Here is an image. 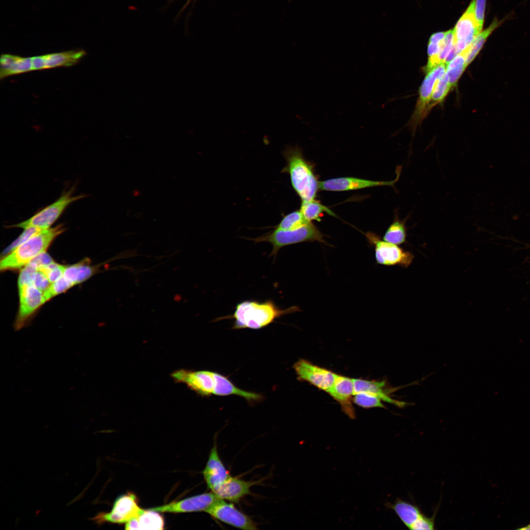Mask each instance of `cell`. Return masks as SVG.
Listing matches in <instances>:
<instances>
[{"label": "cell", "mask_w": 530, "mask_h": 530, "mask_svg": "<svg viewBox=\"0 0 530 530\" xmlns=\"http://www.w3.org/2000/svg\"><path fill=\"white\" fill-rule=\"evenodd\" d=\"M172 376L176 381L186 384L202 396L235 395L244 398L250 403L258 402L262 398L260 394L237 387L227 376L217 372L181 370L173 372Z\"/></svg>", "instance_id": "6da1fadb"}, {"label": "cell", "mask_w": 530, "mask_h": 530, "mask_svg": "<svg viewBox=\"0 0 530 530\" xmlns=\"http://www.w3.org/2000/svg\"><path fill=\"white\" fill-rule=\"evenodd\" d=\"M286 164L281 172L289 175L292 186L302 201L315 199L319 190L314 166L307 160L298 146H287L283 151Z\"/></svg>", "instance_id": "7a4b0ae2"}, {"label": "cell", "mask_w": 530, "mask_h": 530, "mask_svg": "<svg viewBox=\"0 0 530 530\" xmlns=\"http://www.w3.org/2000/svg\"><path fill=\"white\" fill-rule=\"evenodd\" d=\"M299 310V308L295 306L281 309L271 300L262 302L246 300L237 305L232 315L220 318L218 320L234 319L233 329H259L267 326L282 316Z\"/></svg>", "instance_id": "3957f363"}, {"label": "cell", "mask_w": 530, "mask_h": 530, "mask_svg": "<svg viewBox=\"0 0 530 530\" xmlns=\"http://www.w3.org/2000/svg\"><path fill=\"white\" fill-rule=\"evenodd\" d=\"M62 225L41 230L5 256L0 261V270L20 268L46 252L53 240L64 231Z\"/></svg>", "instance_id": "277c9868"}, {"label": "cell", "mask_w": 530, "mask_h": 530, "mask_svg": "<svg viewBox=\"0 0 530 530\" xmlns=\"http://www.w3.org/2000/svg\"><path fill=\"white\" fill-rule=\"evenodd\" d=\"M324 235L312 222L302 227L291 230H274L265 235L252 239L257 243L268 242L272 245L270 256H276L279 250L286 246L305 241H318L326 243Z\"/></svg>", "instance_id": "5b68a950"}, {"label": "cell", "mask_w": 530, "mask_h": 530, "mask_svg": "<svg viewBox=\"0 0 530 530\" xmlns=\"http://www.w3.org/2000/svg\"><path fill=\"white\" fill-rule=\"evenodd\" d=\"M144 510L138 505L136 496L129 492L115 499L110 511L98 513L91 520L98 525L106 523L126 524L138 517Z\"/></svg>", "instance_id": "8992f818"}, {"label": "cell", "mask_w": 530, "mask_h": 530, "mask_svg": "<svg viewBox=\"0 0 530 530\" xmlns=\"http://www.w3.org/2000/svg\"><path fill=\"white\" fill-rule=\"evenodd\" d=\"M369 243L374 247L375 258L378 264L407 268L412 263L414 255L398 245L382 240L377 234L368 232L365 234Z\"/></svg>", "instance_id": "52a82bcc"}, {"label": "cell", "mask_w": 530, "mask_h": 530, "mask_svg": "<svg viewBox=\"0 0 530 530\" xmlns=\"http://www.w3.org/2000/svg\"><path fill=\"white\" fill-rule=\"evenodd\" d=\"M84 197L83 195L73 196L72 191L70 190L62 194L54 202L40 210L29 218L11 227L23 229L28 227L41 230L48 229L58 219L70 204Z\"/></svg>", "instance_id": "ba28073f"}, {"label": "cell", "mask_w": 530, "mask_h": 530, "mask_svg": "<svg viewBox=\"0 0 530 530\" xmlns=\"http://www.w3.org/2000/svg\"><path fill=\"white\" fill-rule=\"evenodd\" d=\"M212 518L242 530H257L256 523L233 503L218 499L206 511Z\"/></svg>", "instance_id": "9c48e42d"}, {"label": "cell", "mask_w": 530, "mask_h": 530, "mask_svg": "<svg viewBox=\"0 0 530 530\" xmlns=\"http://www.w3.org/2000/svg\"><path fill=\"white\" fill-rule=\"evenodd\" d=\"M293 368L299 380L306 381L327 393L333 386L337 375L331 371L304 359L295 362Z\"/></svg>", "instance_id": "30bf717a"}, {"label": "cell", "mask_w": 530, "mask_h": 530, "mask_svg": "<svg viewBox=\"0 0 530 530\" xmlns=\"http://www.w3.org/2000/svg\"><path fill=\"white\" fill-rule=\"evenodd\" d=\"M447 65L442 63L426 74L419 90V96L411 119L413 126L420 124L431 109L430 104L433 91L438 79L446 72Z\"/></svg>", "instance_id": "8fae6325"}, {"label": "cell", "mask_w": 530, "mask_h": 530, "mask_svg": "<svg viewBox=\"0 0 530 530\" xmlns=\"http://www.w3.org/2000/svg\"><path fill=\"white\" fill-rule=\"evenodd\" d=\"M475 0H472L453 29V42L460 53L468 47L482 31L475 16Z\"/></svg>", "instance_id": "7c38bea8"}, {"label": "cell", "mask_w": 530, "mask_h": 530, "mask_svg": "<svg viewBox=\"0 0 530 530\" xmlns=\"http://www.w3.org/2000/svg\"><path fill=\"white\" fill-rule=\"evenodd\" d=\"M396 171V178L389 181H372L350 177L333 178L320 181L319 190L343 191L379 186H394L399 178L401 166H397Z\"/></svg>", "instance_id": "4fadbf2b"}, {"label": "cell", "mask_w": 530, "mask_h": 530, "mask_svg": "<svg viewBox=\"0 0 530 530\" xmlns=\"http://www.w3.org/2000/svg\"><path fill=\"white\" fill-rule=\"evenodd\" d=\"M218 498L212 491L149 508L159 513H187L205 511Z\"/></svg>", "instance_id": "5bb4252c"}, {"label": "cell", "mask_w": 530, "mask_h": 530, "mask_svg": "<svg viewBox=\"0 0 530 530\" xmlns=\"http://www.w3.org/2000/svg\"><path fill=\"white\" fill-rule=\"evenodd\" d=\"M19 291L20 306L15 324L16 330L23 327L28 318L47 301L43 292L32 285L19 287Z\"/></svg>", "instance_id": "9a60e30c"}, {"label": "cell", "mask_w": 530, "mask_h": 530, "mask_svg": "<svg viewBox=\"0 0 530 530\" xmlns=\"http://www.w3.org/2000/svg\"><path fill=\"white\" fill-rule=\"evenodd\" d=\"M262 480L246 481L231 476L212 492L218 499L238 504L245 496L251 494L252 486L259 484Z\"/></svg>", "instance_id": "2e32d148"}, {"label": "cell", "mask_w": 530, "mask_h": 530, "mask_svg": "<svg viewBox=\"0 0 530 530\" xmlns=\"http://www.w3.org/2000/svg\"><path fill=\"white\" fill-rule=\"evenodd\" d=\"M202 473L208 488L212 492L231 476L219 455L215 443L210 450L206 465Z\"/></svg>", "instance_id": "e0dca14e"}, {"label": "cell", "mask_w": 530, "mask_h": 530, "mask_svg": "<svg viewBox=\"0 0 530 530\" xmlns=\"http://www.w3.org/2000/svg\"><path fill=\"white\" fill-rule=\"evenodd\" d=\"M327 393L339 403L346 414L351 418L355 416L352 404L354 395L353 379L337 374L335 382Z\"/></svg>", "instance_id": "ac0fdd59"}, {"label": "cell", "mask_w": 530, "mask_h": 530, "mask_svg": "<svg viewBox=\"0 0 530 530\" xmlns=\"http://www.w3.org/2000/svg\"><path fill=\"white\" fill-rule=\"evenodd\" d=\"M354 394L365 393L374 395L382 401L392 404L399 407H403L407 403L392 398L389 395L393 389L386 388V381L367 380L363 379H353Z\"/></svg>", "instance_id": "d6986e66"}, {"label": "cell", "mask_w": 530, "mask_h": 530, "mask_svg": "<svg viewBox=\"0 0 530 530\" xmlns=\"http://www.w3.org/2000/svg\"><path fill=\"white\" fill-rule=\"evenodd\" d=\"M385 506L392 509L409 529L423 514L420 507L415 504L398 498L393 504L387 503Z\"/></svg>", "instance_id": "ffe728a7"}, {"label": "cell", "mask_w": 530, "mask_h": 530, "mask_svg": "<svg viewBox=\"0 0 530 530\" xmlns=\"http://www.w3.org/2000/svg\"><path fill=\"white\" fill-rule=\"evenodd\" d=\"M86 53L81 50L44 55L45 69L74 65Z\"/></svg>", "instance_id": "44dd1931"}, {"label": "cell", "mask_w": 530, "mask_h": 530, "mask_svg": "<svg viewBox=\"0 0 530 530\" xmlns=\"http://www.w3.org/2000/svg\"><path fill=\"white\" fill-rule=\"evenodd\" d=\"M504 19L498 20V19L495 18L489 26L482 30L467 48L466 63L468 66L477 55L489 36L504 23Z\"/></svg>", "instance_id": "7402d4cb"}, {"label": "cell", "mask_w": 530, "mask_h": 530, "mask_svg": "<svg viewBox=\"0 0 530 530\" xmlns=\"http://www.w3.org/2000/svg\"><path fill=\"white\" fill-rule=\"evenodd\" d=\"M395 213L393 221L386 231L383 239L399 245L406 242L407 228L406 221L408 217L401 220L398 217V211Z\"/></svg>", "instance_id": "603a6c76"}, {"label": "cell", "mask_w": 530, "mask_h": 530, "mask_svg": "<svg viewBox=\"0 0 530 530\" xmlns=\"http://www.w3.org/2000/svg\"><path fill=\"white\" fill-rule=\"evenodd\" d=\"M98 267L91 266L87 260L65 267L63 276L74 285L80 283L90 277Z\"/></svg>", "instance_id": "cb8c5ba5"}, {"label": "cell", "mask_w": 530, "mask_h": 530, "mask_svg": "<svg viewBox=\"0 0 530 530\" xmlns=\"http://www.w3.org/2000/svg\"><path fill=\"white\" fill-rule=\"evenodd\" d=\"M467 53L466 48L447 65L445 74L451 87L455 86L468 66L466 63Z\"/></svg>", "instance_id": "d4e9b609"}, {"label": "cell", "mask_w": 530, "mask_h": 530, "mask_svg": "<svg viewBox=\"0 0 530 530\" xmlns=\"http://www.w3.org/2000/svg\"><path fill=\"white\" fill-rule=\"evenodd\" d=\"M299 210L305 219L310 222L313 220L320 221V217L324 213L335 216L330 209L315 199L302 201Z\"/></svg>", "instance_id": "484cf974"}, {"label": "cell", "mask_w": 530, "mask_h": 530, "mask_svg": "<svg viewBox=\"0 0 530 530\" xmlns=\"http://www.w3.org/2000/svg\"><path fill=\"white\" fill-rule=\"evenodd\" d=\"M159 512L144 509L137 517L140 530H162L164 522Z\"/></svg>", "instance_id": "4316f807"}, {"label": "cell", "mask_w": 530, "mask_h": 530, "mask_svg": "<svg viewBox=\"0 0 530 530\" xmlns=\"http://www.w3.org/2000/svg\"><path fill=\"white\" fill-rule=\"evenodd\" d=\"M304 217L300 210L292 212L283 216L274 229L282 230H294L310 223Z\"/></svg>", "instance_id": "83f0119b"}, {"label": "cell", "mask_w": 530, "mask_h": 530, "mask_svg": "<svg viewBox=\"0 0 530 530\" xmlns=\"http://www.w3.org/2000/svg\"><path fill=\"white\" fill-rule=\"evenodd\" d=\"M451 88V86L449 83L448 78L445 73L438 79L436 82L432 94L430 104V108H432L436 105L442 102Z\"/></svg>", "instance_id": "f1b7e54d"}, {"label": "cell", "mask_w": 530, "mask_h": 530, "mask_svg": "<svg viewBox=\"0 0 530 530\" xmlns=\"http://www.w3.org/2000/svg\"><path fill=\"white\" fill-rule=\"evenodd\" d=\"M30 71H32L31 57H21L17 56L9 68L0 78L1 79L10 75Z\"/></svg>", "instance_id": "f546056e"}, {"label": "cell", "mask_w": 530, "mask_h": 530, "mask_svg": "<svg viewBox=\"0 0 530 530\" xmlns=\"http://www.w3.org/2000/svg\"><path fill=\"white\" fill-rule=\"evenodd\" d=\"M382 401L379 398L374 395L365 393L355 394L353 397V402L354 403L365 408H385Z\"/></svg>", "instance_id": "4dcf8cb0"}, {"label": "cell", "mask_w": 530, "mask_h": 530, "mask_svg": "<svg viewBox=\"0 0 530 530\" xmlns=\"http://www.w3.org/2000/svg\"><path fill=\"white\" fill-rule=\"evenodd\" d=\"M74 284L67 280L63 276L53 283H52L49 288L43 292L46 301L49 300L53 296L59 294L67 291Z\"/></svg>", "instance_id": "1f68e13d"}, {"label": "cell", "mask_w": 530, "mask_h": 530, "mask_svg": "<svg viewBox=\"0 0 530 530\" xmlns=\"http://www.w3.org/2000/svg\"><path fill=\"white\" fill-rule=\"evenodd\" d=\"M65 266L54 262L38 269L42 272L52 283L63 275Z\"/></svg>", "instance_id": "d6a6232c"}, {"label": "cell", "mask_w": 530, "mask_h": 530, "mask_svg": "<svg viewBox=\"0 0 530 530\" xmlns=\"http://www.w3.org/2000/svg\"><path fill=\"white\" fill-rule=\"evenodd\" d=\"M445 34L446 31L436 32L431 35L427 47L428 59L434 58L438 54Z\"/></svg>", "instance_id": "836d02e7"}, {"label": "cell", "mask_w": 530, "mask_h": 530, "mask_svg": "<svg viewBox=\"0 0 530 530\" xmlns=\"http://www.w3.org/2000/svg\"><path fill=\"white\" fill-rule=\"evenodd\" d=\"M24 229V231L21 234V235L9 246H8L3 252L2 254L4 255V256L12 252L19 245L26 241L33 235L41 231V230H43L38 228L33 227H28Z\"/></svg>", "instance_id": "e575fe53"}, {"label": "cell", "mask_w": 530, "mask_h": 530, "mask_svg": "<svg viewBox=\"0 0 530 530\" xmlns=\"http://www.w3.org/2000/svg\"><path fill=\"white\" fill-rule=\"evenodd\" d=\"M436 512L437 510L435 511L433 516L430 517H427L423 513L417 521L410 527L409 529L412 530H434V524Z\"/></svg>", "instance_id": "d590c367"}, {"label": "cell", "mask_w": 530, "mask_h": 530, "mask_svg": "<svg viewBox=\"0 0 530 530\" xmlns=\"http://www.w3.org/2000/svg\"><path fill=\"white\" fill-rule=\"evenodd\" d=\"M38 270L36 267L28 263L21 270L18 279V287L32 285L33 277Z\"/></svg>", "instance_id": "8d00e7d4"}, {"label": "cell", "mask_w": 530, "mask_h": 530, "mask_svg": "<svg viewBox=\"0 0 530 530\" xmlns=\"http://www.w3.org/2000/svg\"><path fill=\"white\" fill-rule=\"evenodd\" d=\"M51 284L42 272L37 270L33 277L32 285L44 292L49 288Z\"/></svg>", "instance_id": "74e56055"}, {"label": "cell", "mask_w": 530, "mask_h": 530, "mask_svg": "<svg viewBox=\"0 0 530 530\" xmlns=\"http://www.w3.org/2000/svg\"><path fill=\"white\" fill-rule=\"evenodd\" d=\"M486 0H475V16L479 26H483Z\"/></svg>", "instance_id": "f35d334b"}, {"label": "cell", "mask_w": 530, "mask_h": 530, "mask_svg": "<svg viewBox=\"0 0 530 530\" xmlns=\"http://www.w3.org/2000/svg\"><path fill=\"white\" fill-rule=\"evenodd\" d=\"M53 262L54 261L51 257L46 252H44L35 257L29 263L34 265L38 269Z\"/></svg>", "instance_id": "ab89813d"}, {"label": "cell", "mask_w": 530, "mask_h": 530, "mask_svg": "<svg viewBox=\"0 0 530 530\" xmlns=\"http://www.w3.org/2000/svg\"><path fill=\"white\" fill-rule=\"evenodd\" d=\"M32 71L45 69L44 55H39L31 57Z\"/></svg>", "instance_id": "60d3db41"}, {"label": "cell", "mask_w": 530, "mask_h": 530, "mask_svg": "<svg viewBox=\"0 0 530 530\" xmlns=\"http://www.w3.org/2000/svg\"><path fill=\"white\" fill-rule=\"evenodd\" d=\"M125 529L126 530H140L137 517L127 522L125 524Z\"/></svg>", "instance_id": "b9f144b4"}, {"label": "cell", "mask_w": 530, "mask_h": 530, "mask_svg": "<svg viewBox=\"0 0 530 530\" xmlns=\"http://www.w3.org/2000/svg\"><path fill=\"white\" fill-rule=\"evenodd\" d=\"M518 529V530H530V523L529 525H527V526H524L523 527H522V528Z\"/></svg>", "instance_id": "7bdbcfd3"}, {"label": "cell", "mask_w": 530, "mask_h": 530, "mask_svg": "<svg viewBox=\"0 0 530 530\" xmlns=\"http://www.w3.org/2000/svg\"><path fill=\"white\" fill-rule=\"evenodd\" d=\"M191 0H187V1H186V3L185 5V7H186L188 5V4H189V3L190 2V1Z\"/></svg>", "instance_id": "ee69618b"}]
</instances>
